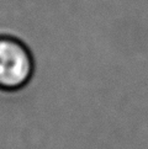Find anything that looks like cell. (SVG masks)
Instances as JSON below:
<instances>
[{
	"instance_id": "6da1fadb",
	"label": "cell",
	"mask_w": 148,
	"mask_h": 149,
	"mask_svg": "<svg viewBox=\"0 0 148 149\" xmlns=\"http://www.w3.org/2000/svg\"><path fill=\"white\" fill-rule=\"evenodd\" d=\"M34 74L35 58L25 42L10 35H0V91L22 90Z\"/></svg>"
}]
</instances>
